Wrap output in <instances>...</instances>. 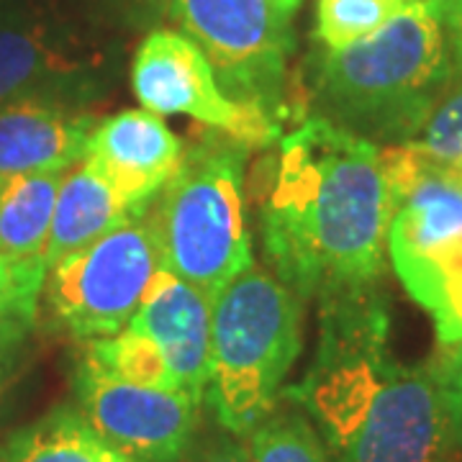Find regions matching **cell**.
I'll return each mask as SVG.
<instances>
[{
  "label": "cell",
  "mask_w": 462,
  "mask_h": 462,
  "mask_svg": "<svg viewBox=\"0 0 462 462\" xmlns=\"http://www.w3.org/2000/svg\"><path fill=\"white\" fill-rule=\"evenodd\" d=\"M93 5L100 16L111 21V26L124 29L152 26L170 11V0H93Z\"/></svg>",
  "instance_id": "603a6c76"
},
{
  "label": "cell",
  "mask_w": 462,
  "mask_h": 462,
  "mask_svg": "<svg viewBox=\"0 0 462 462\" xmlns=\"http://www.w3.org/2000/svg\"><path fill=\"white\" fill-rule=\"evenodd\" d=\"M185 144L162 116L126 108L96 124L83 162L93 167L121 203L144 211L180 165Z\"/></svg>",
  "instance_id": "7c38bea8"
},
{
  "label": "cell",
  "mask_w": 462,
  "mask_h": 462,
  "mask_svg": "<svg viewBox=\"0 0 462 462\" xmlns=\"http://www.w3.org/2000/svg\"><path fill=\"white\" fill-rule=\"evenodd\" d=\"M160 267L144 211H136L93 245L51 264L42 293L69 334L88 342L106 339L132 321Z\"/></svg>",
  "instance_id": "ba28073f"
},
{
  "label": "cell",
  "mask_w": 462,
  "mask_h": 462,
  "mask_svg": "<svg viewBox=\"0 0 462 462\" xmlns=\"http://www.w3.org/2000/svg\"><path fill=\"white\" fill-rule=\"evenodd\" d=\"M455 60L437 0H406L360 42L327 50L316 69L319 116L363 139H413L442 100Z\"/></svg>",
  "instance_id": "3957f363"
},
{
  "label": "cell",
  "mask_w": 462,
  "mask_h": 462,
  "mask_svg": "<svg viewBox=\"0 0 462 462\" xmlns=\"http://www.w3.org/2000/svg\"><path fill=\"white\" fill-rule=\"evenodd\" d=\"M437 8H439L442 23H445L455 69L462 72V0H437Z\"/></svg>",
  "instance_id": "4316f807"
},
{
  "label": "cell",
  "mask_w": 462,
  "mask_h": 462,
  "mask_svg": "<svg viewBox=\"0 0 462 462\" xmlns=\"http://www.w3.org/2000/svg\"><path fill=\"white\" fill-rule=\"evenodd\" d=\"M406 0H319L316 36L327 50H342L375 33Z\"/></svg>",
  "instance_id": "ffe728a7"
},
{
  "label": "cell",
  "mask_w": 462,
  "mask_h": 462,
  "mask_svg": "<svg viewBox=\"0 0 462 462\" xmlns=\"http://www.w3.org/2000/svg\"><path fill=\"white\" fill-rule=\"evenodd\" d=\"M65 172L0 175V257L42 260Z\"/></svg>",
  "instance_id": "2e32d148"
},
{
  "label": "cell",
  "mask_w": 462,
  "mask_h": 462,
  "mask_svg": "<svg viewBox=\"0 0 462 462\" xmlns=\"http://www.w3.org/2000/svg\"><path fill=\"white\" fill-rule=\"evenodd\" d=\"M96 116L65 98H21L0 106V175L67 172L83 162Z\"/></svg>",
  "instance_id": "5bb4252c"
},
{
  "label": "cell",
  "mask_w": 462,
  "mask_h": 462,
  "mask_svg": "<svg viewBox=\"0 0 462 462\" xmlns=\"http://www.w3.org/2000/svg\"><path fill=\"white\" fill-rule=\"evenodd\" d=\"M3 346H5V342H0V349H3Z\"/></svg>",
  "instance_id": "f1b7e54d"
},
{
  "label": "cell",
  "mask_w": 462,
  "mask_h": 462,
  "mask_svg": "<svg viewBox=\"0 0 462 462\" xmlns=\"http://www.w3.org/2000/svg\"><path fill=\"white\" fill-rule=\"evenodd\" d=\"M193 462H249V452L247 445L239 442V437L221 430L200 442Z\"/></svg>",
  "instance_id": "484cf974"
},
{
  "label": "cell",
  "mask_w": 462,
  "mask_h": 462,
  "mask_svg": "<svg viewBox=\"0 0 462 462\" xmlns=\"http://www.w3.org/2000/svg\"><path fill=\"white\" fill-rule=\"evenodd\" d=\"M445 352L439 355V360L434 365L437 375L445 385L447 398H449V409L455 416V427L462 445V345L457 346H442Z\"/></svg>",
  "instance_id": "cb8c5ba5"
},
{
  "label": "cell",
  "mask_w": 462,
  "mask_h": 462,
  "mask_svg": "<svg viewBox=\"0 0 462 462\" xmlns=\"http://www.w3.org/2000/svg\"><path fill=\"white\" fill-rule=\"evenodd\" d=\"M245 160V142L229 134L200 136L144 208L162 267L208 298L252 264Z\"/></svg>",
  "instance_id": "277c9868"
},
{
  "label": "cell",
  "mask_w": 462,
  "mask_h": 462,
  "mask_svg": "<svg viewBox=\"0 0 462 462\" xmlns=\"http://www.w3.org/2000/svg\"><path fill=\"white\" fill-rule=\"evenodd\" d=\"M132 88L152 114L188 116L247 147H267L281 136L278 121L221 90L203 51L182 33L165 29L147 33L134 57Z\"/></svg>",
  "instance_id": "9c48e42d"
},
{
  "label": "cell",
  "mask_w": 462,
  "mask_h": 462,
  "mask_svg": "<svg viewBox=\"0 0 462 462\" xmlns=\"http://www.w3.org/2000/svg\"><path fill=\"white\" fill-rule=\"evenodd\" d=\"M167 14L203 51L231 100L278 121L293 39L273 0H170Z\"/></svg>",
  "instance_id": "52a82bcc"
},
{
  "label": "cell",
  "mask_w": 462,
  "mask_h": 462,
  "mask_svg": "<svg viewBox=\"0 0 462 462\" xmlns=\"http://www.w3.org/2000/svg\"><path fill=\"white\" fill-rule=\"evenodd\" d=\"M393 200L388 254L416 303L434 311L462 282V162L409 142L380 149Z\"/></svg>",
  "instance_id": "8992f818"
},
{
  "label": "cell",
  "mask_w": 462,
  "mask_h": 462,
  "mask_svg": "<svg viewBox=\"0 0 462 462\" xmlns=\"http://www.w3.org/2000/svg\"><path fill=\"white\" fill-rule=\"evenodd\" d=\"M285 396L311 419L331 462H452L460 445L434 365L393 357L375 288L321 300L314 360Z\"/></svg>",
  "instance_id": "7a4b0ae2"
},
{
  "label": "cell",
  "mask_w": 462,
  "mask_h": 462,
  "mask_svg": "<svg viewBox=\"0 0 462 462\" xmlns=\"http://www.w3.org/2000/svg\"><path fill=\"white\" fill-rule=\"evenodd\" d=\"M409 144L431 157L462 162V85L434 106Z\"/></svg>",
  "instance_id": "7402d4cb"
},
{
  "label": "cell",
  "mask_w": 462,
  "mask_h": 462,
  "mask_svg": "<svg viewBox=\"0 0 462 462\" xmlns=\"http://www.w3.org/2000/svg\"><path fill=\"white\" fill-rule=\"evenodd\" d=\"M0 462H129L88 424L80 409H57L18 431Z\"/></svg>",
  "instance_id": "e0dca14e"
},
{
  "label": "cell",
  "mask_w": 462,
  "mask_h": 462,
  "mask_svg": "<svg viewBox=\"0 0 462 462\" xmlns=\"http://www.w3.org/2000/svg\"><path fill=\"white\" fill-rule=\"evenodd\" d=\"M211 311L214 298L160 267L126 324L162 349L178 391L199 406L206 401L211 378Z\"/></svg>",
  "instance_id": "4fadbf2b"
},
{
  "label": "cell",
  "mask_w": 462,
  "mask_h": 462,
  "mask_svg": "<svg viewBox=\"0 0 462 462\" xmlns=\"http://www.w3.org/2000/svg\"><path fill=\"white\" fill-rule=\"evenodd\" d=\"M249 462H331L311 419L300 409H275L247 434Z\"/></svg>",
  "instance_id": "ac0fdd59"
},
{
  "label": "cell",
  "mask_w": 462,
  "mask_h": 462,
  "mask_svg": "<svg viewBox=\"0 0 462 462\" xmlns=\"http://www.w3.org/2000/svg\"><path fill=\"white\" fill-rule=\"evenodd\" d=\"M393 200L380 147L321 116L281 139L263 200V247L298 298L370 291L385 270Z\"/></svg>",
  "instance_id": "6da1fadb"
},
{
  "label": "cell",
  "mask_w": 462,
  "mask_h": 462,
  "mask_svg": "<svg viewBox=\"0 0 462 462\" xmlns=\"http://www.w3.org/2000/svg\"><path fill=\"white\" fill-rule=\"evenodd\" d=\"M44 278L47 264L42 260L0 257V342L8 345L32 327Z\"/></svg>",
  "instance_id": "44dd1931"
},
{
  "label": "cell",
  "mask_w": 462,
  "mask_h": 462,
  "mask_svg": "<svg viewBox=\"0 0 462 462\" xmlns=\"http://www.w3.org/2000/svg\"><path fill=\"white\" fill-rule=\"evenodd\" d=\"M298 352V296L281 278L252 263L214 298L206 401L218 427L234 437H247L275 411Z\"/></svg>",
  "instance_id": "5b68a950"
},
{
  "label": "cell",
  "mask_w": 462,
  "mask_h": 462,
  "mask_svg": "<svg viewBox=\"0 0 462 462\" xmlns=\"http://www.w3.org/2000/svg\"><path fill=\"white\" fill-rule=\"evenodd\" d=\"M431 316H434V327H437V339H439V345H462V282L452 285V288L447 291Z\"/></svg>",
  "instance_id": "d4e9b609"
},
{
  "label": "cell",
  "mask_w": 462,
  "mask_h": 462,
  "mask_svg": "<svg viewBox=\"0 0 462 462\" xmlns=\"http://www.w3.org/2000/svg\"><path fill=\"white\" fill-rule=\"evenodd\" d=\"M136 214L121 203L98 172L88 162H78L65 172L51 214L50 236L44 247V264L65 260L100 239L106 231L118 226L124 218Z\"/></svg>",
  "instance_id": "9a60e30c"
},
{
  "label": "cell",
  "mask_w": 462,
  "mask_h": 462,
  "mask_svg": "<svg viewBox=\"0 0 462 462\" xmlns=\"http://www.w3.org/2000/svg\"><path fill=\"white\" fill-rule=\"evenodd\" d=\"M85 355H90L96 363L118 378L149 388L178 391L162 349L132 327H124L118 334L106 339H90L85 346Z\"/></svg>",
  "instance_id": "d6986e66"
},
{
  "label": "cell",
  "mask_w": 462,
  "mask_h": 462,
  "mask_svg": "<svg viewBox=\"0 0 462 462\" xmlns=\"http://www.w3.org/2000/svg\"><path fill=\"white\" fill-rule=\"evenodd\" d=\"M106 67L108 51L62 21L0 23V106L36 96L83 103L98 88Z\"/></svg>",
  "instance_id": "8fae6325"
},
{
  "label": "cell",
  "mask_w": 462,
  "mask_h": 462,
  "mask_svg": "<svg viewBox=\"0 0 462 462\" xmlns=\"http://www.w3.org/2000/svg\"><path fill=\"white\" fill-rule=\"evenodd\" d=\"M75 391L80 413L129 462H178L193 439L199 403L182 391L149 388L83 355Z\"/></svg>",
  "instance_id": "30bf717a"
},
{
  "label": "cell",
  "mask_w": 462,
  "mask_h": 462,
  "mask_svg": "<svg viewBox=\"0 0 462 462\" xmlns=\"http://www.w3.org/2000/svg\"><path fill=\"white\" fill-rule=\"evenodd\" d=\"M273 3H275V5H278V8H281L282 14H285L288 18H291V14L296 11L298 5H300V0H273Z\"/></svg>",
  "instance_id": "83f0119b"
}]
</instances>
